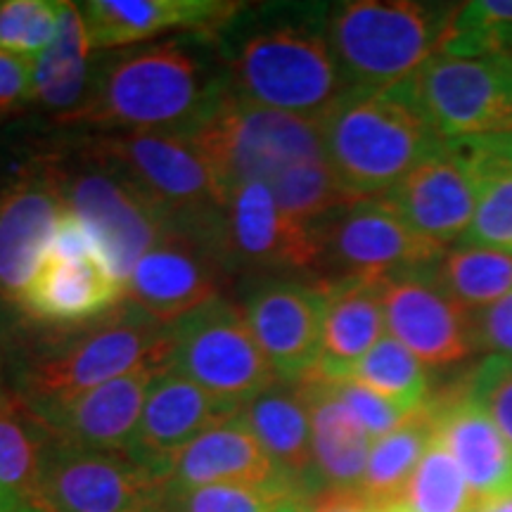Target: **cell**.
I'll return each instance as SVG.
<instances>
[{"instance_id": "1", "label": "cell", "mask_w": 512, "mask_h": 512, "mask_svg": "<svg viewBox=\"0 0 512 512\" xmlns=\"http://www.w3.org/2000/svg\"><path fill=\"white\" fill-rule=\"evenodd\" d=\"M228 91V76L211 72L200 48L171 38L95 57L83 105L60 126L98 133H185Z\"/></svg>"}, {"instance_id": "2", "label": "cell", "mask_w": 512, "mask_h": 512, "mask_svg": "<svg viewBox=\"0 0 512 512\" xmlns=\"http://www.w3.org/2000/svg\"><path fill=\"white\" fill-rule=\"evenodd\" d=\"M320 124L332 171L356 200L387 195L446 145L403 83L351 91Z\"/></svg>"}, {"instance_id": "3", "label": "cell", "mask_w": 512, "mask_h": 512, "mask_svg": "<svg viewBox=\"0 0 512 512\" xmlns=\"http://www.w3.org/2000/svg\"><path fill=\"white\" fill-rule=\"evenodd\" d=\"M458 5L351 0L328 12L325 36L349 91L377 93L403 83L439 55Z\"/></svg>"}, {"instance_id": "4", "label": "cell", "mask_w": 512, "mask_h": 512, "mask_svg": "<svg viewBox=\"0 0 512 512\" xmlns=\"http://www.w3.org/2000/svg\"><path fill=\"white\" fill-rule=\"evenodd\" d=\"M145 366H171V328L124 302L31 358L17 394L41 408Z\"/></svg>"}, {"instance_id": "5", "label": "cell", "mask_w": 512, "mask_h": 512, "mask_svg": "<svg viewBox=\"0 0 512 512\" xmlns=\"http://www.w3.org/2000/svg\"><path fill=\"white\" fill-rule=\"evenodd\" d=\"M183 136L226 192L254 181L271 185L294 166L328 159L320 121L249 105L230 88Z\"/></svg>"}, {"instance_id": "6", "label": "cell", "mask_w": 512, "mask_h": 512, "mask_svg": "<svg viewBox=\"0 0 512 512\" xmlns=\"http://www.w3.org/2000/svg\"><path fill=\"white\" fill-rule=\"evenodd\" d=\"M228 88L249 105L323 121L351 93L325 29L283 24L242 41L228 67Z\"/></svg>"}, {"instance_id": "7", "label": "cell", "mask_w": 512, "mask_h": 512, "mask_svg": "<svg viewBox=\"0 0 512 512\" xmlns=\"http://www.w3.org/2000/svg\"><path fill=\"white\" fill-rule=\"evenodd\" d=\"M64 209L86 223L110 271L124 285L133 268L174 228L124 171L79 143L48 155Z\"/></svg>"}, {"instance_id": "8", "label": "cell", "mask_w": 512, "mask_h": 512, "mask_svg": "<svg viewBox=\"0 0 512 512\" xmlns=\"http://www.w3.org/2000/svg\"><path fill=\"white\" fill-rule=\"evenodd\" d=\"M81 145L124 171L174 226L200 233L219 247L228 192L183 133H95L81 138Z\"/></svg>"}, {"instance_id": "9", "label": "cell", "mask_w": 512, "mask_h": 512, "mask_svg": "<svg viewBox=\"0 0 512 512\" xmlns=\"http://www.w3.org/2000/svg\"><path fill=\"white\" fill-rule=\"evenodd\" d=\"M311 230L318 242V283H377L434 266L448 252L415 233L382 197L344 204Z\"/></svg>"}, {"instance_id": "10", "label": "cell", "mask_w": 512, "mask_h": 512, "mask_svg": "<svg viewBox=\"0 0 512 512\" xmlns=\"http://www.w3.org/2000/svg\"><path fill=\"white\" fill-rule=\"evenodd\" d=\"M171 368L238 413L280 382L256 344L245 309L223 297L171 325Z\"/></svg>"}, {"instance_id": "11", "label": "cell", "mask_w": 512, "mask_h": 512, "mask_svg": "<svg viewBox=\"0 0 512 512\" xmlns=\"http://www.w3.org/2000/svg\"><path fill=\"white\" fill-rule=\"evenodd\" d=\"M403 86L441 140L512 133V55H434Z\"/></svg>"}, {"instance_id": "12", "label": "cell", "mask_w": 512, "mask_h": 512, "mask_svg": "<svg viewBox=\"0 0 512 512\" xmlns=\"http://www.w3.org/2000/svg\"><path fill=\"white\" fill-rule=\"evenodd\" d=\"M166 486L126 453L91 451L50 437L29 503L46 512H162Z\"/></svg>"}, {"instance_id": "13", "label": "cell", "mask_w": 512, "mask_h": 512, "mask_svg": "<svg viewBox=\"0 0 512 512\" xmlns=\"http://www.w3.org/2000/svg\"><path fill=\"white\" fill-rule=\"evenodd\" d=\"M226 273L228 266L214 242L174 226L133 268L126 280V302L171 328L219 299Z\"/></svg>"}, {"instance_id": "14", "label": "cell", "mask_w": 512, "mask_h": 512, "mask_svg": "<svg viewBox=\"0 0 512 512\" xmlns=\"http://www.w3.org/2000/svg\"><path fill=\"white\" fill-rule=\"evenodd\" d=\"M389 335L427 368H446L477 351L475 313L460 306L434 278V266L382 280Z\"/></svg>"}, {"instance_id": "15", "label": "cell", "mask_w": 512, "mask_h": 512, "mask_svg": "<svg viewBox=\"0 0 512 512\" xmlns=\"http://www.w3.org/2000/svg\"><path fill=\"white\" fill-rule=\"evenodd\" d=\"M219 252L228 271H313L318 242L311 226L292 221L266 183H245L228 192L219 228Z\"/></svg>"}, {"instance_id": "16", "label": "cell", "mask_w": 512, "mask_h": 512, "mask_svg": "<svg viewBox=\"0 0 512 512\" xmlns=\"http://www.w3.org/2000/svg\"><path fill=\"white\" fill-rule=\"evenodd\" d=\"M245 316L252 335L283 382H299L318 366L328 294L320 283L278 278L249 294Z\"/></svg>"}, {"instance_id": "17", "label": "cell", "mask_w": 512, "mask_h": 512, "mask_svg": "<svg viewBox=\"0 0 512 512\" xmlns=\"http://www.w3.org/2000/svg\"><path fill=\"white\" fill-rule=\"evenodd\" d=\"M169 368L145 366L76 394L72 399L29 408L46 425L50 437L60 444L128 456L147 394L157 377Z\"/></svg>"}, {"instance_id": "18", "label": "cell", "mask_w": 512, "mask_h": 512, "mask_svg": "<svg viewBox=\"0 0 512 512\" xmlns=\"http://www.w3.org/2000/svg\"><path fill=\"white\" fill-rule=\"evenodd\" d=\"M62 211L48 157L0 190V297L17 304L48 254Z\"/></svg>"}, {"instance_id": "19", "label": "cell", "mask_w": 512, "mask_h": 512, "mask_svg": "<svg viewBox=\"0 0 512 512\" xmlns=\"http://www.w3.org/2000/svg\"><path fill=\"white\" fill-rule=\"evenodd\" d=\"M235 415V408L214 399L176 368H169L147 394L128 456L162 479L164 467L181 448Z\"/></svg>"}, {"instance_id": "20", "label": "cell", "mask_w": 512, "mask_h": 512, "mask_svg": "<svg viewBox=\"0 0 512 512\" xmlns=\"http://www.w3.org/2000/svg\"><path fill=\"white\" fill-rule=\"evenodd\" d=\"M242 5L230 0H88L79 3L93 53L155 41L169 31L221 29Z\"/></svg>"}, {"instance_id": "21", "label": "cell", "mask_w": 512, "mask_h": 512, "mask_svg": "<svg viewBox=\"0 0 512 512\" xmlns=\"http://www.w3.org/2000/svg\"><path fill=\"white\" fill-rule=\"evenodd\" d=\"M382 200L422 238L441 247L458 245L475 216V183L465 164L444 145L437 155L415 166Z\"/></svg>"}, {"instance_id": "22", "label": "cell", "mask_w": 512, "mask_h": 512, "mask_svg": "<svg viewBox=\"0 0 512 512\" xmlns=\"http://www.w3.org/2000/svg\"><path fill=\"white\" fill-rule=\"evenodd\" d=\"M124 302V285L102 256L64 259L46 254L15 306L36 323L81 328Z\"/></svg>"}, {"instance_id": "23", "label": "cell", "mask_w": 512, "mask_h": 512, "mask_svg": "<svg viewBox=\"0 0 512 512\" xmlns=\"http://www.w3.org/2000/svg\"><path fill=\"white\" fill-rule=\"evenodd\" d=\"M439 439L456 458L479 505L512 496V444L465 387L434 399Z\"/></svg>"}, {"instance_id": "24", "label": "cell", "mask_w": 512, "mask_h": 512, "mask_svg": "<svg viewBox=\"0 0 512 512\" xmlns=\"http://www.w3.org/2000/svg\"><path fill=\"white\" fill-rule=\"evenodd\" d=\"M162 479L166 491H183L216 484L292 486L275 470L271 458L266 456V451L254 439V434L247 430L240 415L214 427V430L204 432L202 437H197L188 446L181 448L169 460V465L164 467Z\"/></svg>"}, {"instance_id": "25", "label": "cell", "mask_w": 512, "mask_h": 512, "mask_svg": "<svg viewBox=\"0 0 512 512\" xmlns=\"http://www.w3.org/2000/svg\"><path fill=\"white\" fill-rule=\"evenodd\" d=\"M297 384L309 411L313 475L318 491L361 489L375 441L363 430L347 403L339 399L335 384L316 373L302 377Z\"/></svg>"}, {"instance_id": "26", "label": "cell", "mask_w": 512, "mask_h": 512, "mask_svg": "<svg viewBox=\"0 0 512 512\" xmlns=\"http://www.w3.org/2000/svg\"><path fill=\"white\" fill-rule=\"evenodd\" d=\"M275 470L309 498L316 494L311 422L297 382H275L238 413Z\"/></svg>"}, {"instance_id": "27", "label": "cell", "mask_w": 512, "mask_h": 512, "mask_svg": "<svg viewBox=\"0 0 512 512\" xmlns=\"http://www.w3.org/2000/svg\"><path fill=\"white\" fill-rule=\"evenodd\" d=\"M475 183V216L456 247L512 254V133L446 140Z\"/></svg>"}, {"instance_id": "28", "label": "cell", "mask_w": 512, "mask_h": 512, "mask_svg": "<svg viewBox=\"0 0 512 512\" xmlns=\"http://www.w3.org/2000/svg\"><path fill=\"white\" fill-rule=\"evenodd\" d=\"M320 287L328 294V311H325L323 349L313 373L328 382H342L354 373V368L387 330L382 280L320 283Z\"/></svg>"}, {"instance_id": "29", "label": "cell", "mask_w": 512, "mask_h": 512, "mask_svg": "<svg viewBox=\"0 0 512 512\" xmlns=\"http://www.w3.org/2000/svg\"><path fill=\"white\" fill-rule=\"evenodd\" d=\"M93 67L95 57L79 3H62L53 43L34 62L31 107L50 114L55 124L74 114L91 88Z\"/></svg>"}, {"instance_id": "30", "label": "cell", "mask_w": 512, "mask_h": 512, "mask_svg": "<svg viewBox=\"0 0 512 512\" xmlns=\"http://www.w3.org/2000/svg\"><path fill=\"white\" fill-rule=\"evenodd\" d=\"M439 434L437 403L427 399L420 408L408 413L396 430L384 434L370 448L361 491L377 508H392L403 503L408 482L418 470L420 460L430 451Z\"/></svg>"}, {"instance_id": "31", "label": "cell", "mask_w": 512, "mask_h": 512, "mask_svg": "<svg viewBox=\"0 0 512 512\" xmlns=\"http://www.w3.org/2000/svg\"><path fill=\"white\" fill-rule=\"evenodd\" d=\"M50 434L17 392H0V486L31 501Z\"/></svg>"}, {"instance_id": "32", "label": "cell", "mask_w": 512, "mask_h": 512, "mask_svg": "<svg viewBox=\"0 0 512 512\" xmlns=\"http://www.w3.org/2000/svg\"><path fill=\"white\" fill-rule=\"evenodd\" d=\"M434 278L467 311H482L512 292V254L479 247L448 249Z\"/></svg>"}, {"instance_id": "33", "label": "cell", "mask_w": 512, "mask_h": 512, "mask_svg": "<svg viewBox=\"0 0 512 512\" xmlns=\"http://www.w3.org/2000/svg\"><path fill=\"white\" fill-rule=\"evenodd\" d=\"M347 380L373 389L406 413H413L430 399L427 366L392 335H384Z\"/></svg>"}, {"instance_id": "34", "label": "cell", "mask_w": 512, "mask_h": 512, "mask_svg": "<svg viewBox=\"0 0 512 512\" xmlns=\"http://www.w3.org/2000/svg\"><path fill=\"white\" fill-rule=\"evenodd\" d=\"M439 55L456 60L512 55V0H475L458 5Z\"/></svg>"}, {"instance_id": "35", "label": "cell", "mask_w": 512, "mask_h": 512, "mask_svg": "<svg viewBox=\"0 0 512 512\" xmlns=\"http://www.w3.org/2000/svg\"><path fill=\"white\" fill-rule=\"evenodd\" d=\"M403 505L411 512H477L479 501L472 494L470 484L444 446V441L434 439L430 451L420 460L418 470L408 482Z\"/></svg>"}, {"instance_id": "36", "label": "cell", "mask_w": 512, "mask_h": 512, "mask_svg": "<svg viewBox=\"0 0 512 512\" xmlns=\"http://www.w3.org/2000/svg\"><path fill=\"white\" fill-rule=\"evenodd\" d=\"M268 188L278 207L302 226H313L318 219L356 200L339 183L328 159L294 166Z\"/></svg>"}, {"instance_id": "37", "label": "cell", "mask_w": 512, "mask_h": 512, "mask_svg": "<svg viewBox=\"0 0 512 512\" xmlns=\"http://www.w3.org/2000/svg\"><path fill=\"white\" fill-rule=\"evenodd\" d=\"M304 498V494L287 484H216L164 491L162 512H292Z\"/></svg>"}, {"instance_id": "38", "label": "cell", "mask_w": 512, "mask_h": 512, "mask_svg": "<svg viewBox=\"0 0 512 512\" xmlns=\"http://www.w3.org/2000/svg\"><path fill=\"white\" fill-rule=\"evenodd\" d=\"M62 3L55 0H3L0 3V50L38 60L57 34Z\"/></svg>"}, {"instance_id": "39", "label": "cell", "mask_w": 512, "mask_h": 512, "mask_svg": "<svg viewBox=\"0 0 512 512\" xmlns=\"http://www.w3.org/2000/svg\"><path fill=\"white\" fill-rule=\"evenodd\" d=\"M465 392L512 444V358L486 356L467 377Z\"/></svg>"}, {"instance_id": "40", "label": "cell", "mask_w": 512, "mask_h": 512, "mask_svg": "<svg viewBox=\"0 0 512 512\" xmlns=\"http://www.w3.org/2000/svg\"><path fill=\"white\" fill-rule=\"evenodd\" d=\"M335 384L339 399L347 403V408L356 415V420L361 422L363 430L370 434V439L377 441L384 434H389L401 425L406 418V411H401L399 406H394L392 401H387L384 396L375 394L373 389L363 387V384L342 380L332 382Z\"/></svg>"}, {"instance_id": "41", "label": "cell", "mask_w": 512, "mask_h": 512, "mask_svg": "<svg viewBox=\"0 0 512 512\" xmlns=\"http://www.w3.org/2000/svg\"><path fill=\"white\" fill-rule=\"evenodd\" d=\"M34 60L0 50V121L17 117L31 107Z\"/></svg>"}, {"instance_id": "42", "label": "cell", "mask_w": 512, "mask_h": 512, "mask_svg": "<svg viewBox=\"0 0 512 512\" xmlns=\"http://www.w3.org/2000/svg\"><path fill=\"white\" fill-rule=\"evenodd\" d=\"M475 337L477 351L512 358V292L486 309L475 311Z\"/></svg>"}, {"instance_id": "43", "label": "cell", "mask_w": 512, "mask_h": 512, "mask_svg": "<svg viewBox=\"0 0 512 512\" xmlns=\"http://www.w3.org/2000/svg\"><path fill=\"white\" fill-rule=\"evenodd\" d=\"M299 512H380L361 489H320L299 503Z\"/></svg>"}, {"instance_id": "44", "label": "cell", "mask_w": 512, "mask_h": 512, "mask_svg": "<svg viewBox=\"0 0 512 512\" xmlns=\"http://www.w3.org/2000/svg\"><path fill=\"white\" fill-rule=\"evenodd\" d=\"M27 501H22L17 494H12V491L5 489V486H0V512H15L19 505H24Z\"/></svg>"}, {"instance_id": "45", "label": "cell", "mask_w": 512, "mask_h": 512, "mask_svg": "<svg viewBox=\"0 0 512 512\" xmlns=\"http://www.w3.org/2000/svg\"><path fill=\"white\" fill-rule=\"evenodd\" d=\"M477 512H512V496L510 498H503V501L479 505Z\"/></svg>"}, {"instance_id": "46", "label": "cell", "mask_w": 512, "mask_h": 512, "mask_svg": "<svg viewBox=\"0 0 512 512\" xmlns=\"http://www.w3.org/2000/svg\"><path fill=\"white\" fill-rule=\"evenodd\" d=\"M15 512H46V510L38 508V505H34V503H24V505H19Z\"/></svg>"}, {"instance_id": "47", "label": "cell", "mask_w": 512, "mask_h": 512, "mask_svg": "<svg viewBox=\"0 0 512 512\" xmlns=\"http://www.w3.org/2000/svg\"><path fill=\"white\" fill-rule=\"evenodd\" d=\"M392 510H394V512H411V510H408L406 505H403V503H396V505H392Z\"/></svg>"}, {"instance_id": "48", "label": "cell", "mask_w": 512, "mask_h": 512, "mask_svg": "<svg viewBox=\"0 0 512 512\" xmlns=\"http://www.w3.org/2000/svg\"><path fill=\"white\" fill-rule=\"evenodd\" d=\"M380 512H394V510H392V508H382Z\"/></svg>"}, {"instance_id": "49", "label": "cell", "mask_w": 512, "mask_h": 512, "mask_svg": "<svg viewBox=\"0 0 512 512\" xmlns=\"http://www.w3.org/2000/svg\"><path fill=\"white\" fill-rule=\"evenodd\" d=\"M292 512H299V505H297V508H294V510H292Z\"/></svg>"}]
</instances>
